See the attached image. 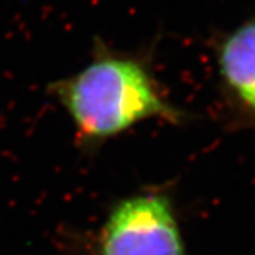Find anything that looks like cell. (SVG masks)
<instances>
[{
	"label": "cell",
	"instance_id": "1",
	"mask_svg": "<svg viewBox=\"0 0 255 255\" xmlns=\"http://www.w3.org/2000/svg\"><path fill=\"white\" fill-rule=\"evenodd\" d=\"M153 61V46L119 50L95 37L90 61L80 71L48 84L47 92L71 119L82 152L94 153L145 121L189 122L191 114L166 95Z\"/></svg>",
	"mask_w": 255,
	"mask_h": 255
},
{
	"label": "cell",
	"instance_id": "2",
	"mask_svg": "<svg viewBox=\"0 0 255 255\" xmlns=\"http://www.w3.org/2000/svg\"><path fill=\"white\" fill-rule=\"evenodd\" d=\"M91 255H187L172 197L152 190L115 201L95 236Z\"/></svg>",
	"mask_w": 255,
	"mask_h": 255
},
{
	"label": "cell",
	"instance_id": "3",
	"mask_svg": "<svg viewBox=\"0 0 255 255\" xmlns=\"http://www.w3.org/2000/svg\"><path fill=\"white\" fill-rule=\"evenodd\" d=\"M210 48L230 114L255 128V13L231 30L214 33Z\"/></svg>",
	"mask_w": 255,
	"mask_h": 255
}]
</instances>
